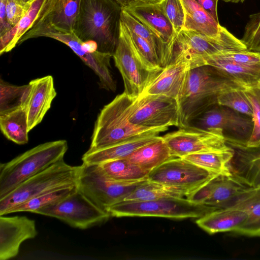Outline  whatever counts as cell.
Segmentation results:
<instances>
[{"mask_svg":"<svg viewBox=\"0 0 260 260\" xmlns=\"http://www.w3.org/2000/svg\"><path fill=\"white\" fill-rule=\"evenodd\" d=\"M233 155L234 150L231 147L223 151L193 153L182 158L216 174L231 176L230 162Z\"/></svg>","mask_w":260,"mask_h":260,"instance_id":"34","label":"cell"},{"mask_svg":"<svg viewBox=\"0 0 260 260\" xmlns=\"http://www.w3.org/2000/svg\"><path fill=\"white\" fill-rule=\"evenodd\" d=\"M242 50H248L241 39L221 25L219 35L214 37L182 29L169 45V58L167 65L186 60L190 63L193 69L202 66L203 60L209 56Z\"/></svg>","mask_w":260,"mask_h":260,"instance_id":"4","label":"cell"},{"mask_svg":"<svg viewBox=\"0 0 260 260\" xmlns=\"http://www.w3.org/2000/svg\"><path fill=\"white\" fill-rule=\"evenodd\" d=\"M189 125L205 129H220L226 144L246 146L252 134L253 122L252 117L217 104Z\"/></svg>","mask_w":260,"mask_h":260,"instance_id":"11","label":"cell"},{"mask_svg":"<svg viewBox=\"0 0 260 260\" xmlns=\"http://www.w3.org/2000/svg\"><path fill=\"white\" fill-rule=\"evenodd\" d=\"M128 31L134 46L145 67L150 71L161 68L157 56L150 44L128 29Z\"/></svg>","mask_w":260,"mask_h":260,"instance_id":"39","label":"cell"},{"mask_svg":"<svg viewBox=\"0 0 260 260\" xmlns=\"http://www.w3.org/2000/svg\"><path fill=\"white\" fill-rule=\"evenodd\" d=\"M35 221L26 216H0V259L15 257L21 243L37 235Z\"/></svg>","mask_w":260,"mask_h":260,"instance_id":"17","label":"cell"},{"mask_svg":"<svg viewBox=\"0 0 260 260\" xmlns=\"http://www.w3.org/2000/svg\"><path fill=\"white\" fill-rule=\"evenodd\" d=\"M77 189V185H75L48 191L11 208L6 212L5 215L20 212L36 213L40 209L55 204L64 200Z\"/></svg>","mask_w":260,"mask_h":260,"instance_id":"35","label":"cell"},{"mask_svg":"<svg viewBox=\"0 0 260 260\" xmlns=\"http://www.w3.org/2000/svg\"><path fill=\"white\" fill-rule=\"evenodd\" d=\"M217 22H219L217 14L218 0H195Z\"/></svg>","mask_w":260,"mask_h":260,"instance_id":"46","label":"cell"},{"mask_svg":"<svg viewBox=\"0 0 260 260\" xmlns=\"http://www.w3.org/2000/svg\"><path fill=\"white\" fill-rule=\"evenodd\" d=\"M222 175H217L205 184L193 191L186 197L190 201L203 204L204 202L209 197L213 190L221 180Z\"/></svg>","mask_w":260,"mask_h":260,"instance_id":"43","label":"cell"},{"mask_svg":"<svg viewBox=\"0 0 260 260\" xmlns=\"http://www.w3.org/2000/svg\"><path fill=\"white\" fill-rule=\"evenodd\" d=\"M118 2L121 6L124 8L128 7L133 3L138 0H115Z\"/></svg>","mask_w":260,"mask_h":260,"instance_id":"47","label":"cell"},{"mask_svg":"<svg viewBox=\"0 0 260 260\" xmlns=\"http://www.w3.org/2000/svg\"><path fill=\"white\" fill-rule=\"evenodd\" d=\"M174 157L162 137L132 152L125 158L150 172Z\"/></svg>","mask_w":260,"mask_h":260,"instance_id":"27","label":"cell"},{"mask_svg":"<svg viewBox=\"0 0 260 260\" xmlns=\"http://www.w3.org/2000/svg\"><path fill=\"white\" fill-rule=\"evenodd\" d=\"M121 20L128 29L148 42L155 51L161 68L167 66L169 58L168 45L153 30L123 8Z\"/></svg>","mask_w":260,"mask_h":260,"instance_id":"29","label":"cell"},{"mask_svg":"<svg viewBox=\"0 0 260 260\" xmlns=\"http://www.w3.org/2000/svg\"><path fill=\"white\" fill-rule=\"evenodd\" d=\"M122 9L115 0H81L73 32L82 42L93 41L98 51L113 56L119 42Z\"/></svg>","mask_w":260,"mask_h":260,"instance_id":"2","label":"cell"},{"mask_svg":"<svg viewBox=\"0 0 260 260\" xmlns=\"http://www.w3.org/2000/svg\"><path fill=\"white\" fill-rule=\"evenodd\" d=\"M217 175L183 158L174 157L150 171L148 180L182 188L190 194Z\"/></svg>","mask_w":260,"mask_h":260,"instance_id":"15","label":"cell"},{"mask_svg":"<svg viewBox=\"0 0 260 260\" xmlns=\"http://www.w3.org/2000/svg\"><path fill=\"white\" fill-rule=\"evenodd\" d=\"M68 148L66 140L40 144L0 165V198L20 183L63 159Z\"/></svg>","mask_w":260,"mask_h":260,"instance_id":"5","label":"cell"},{"mask_svg":"<svg viewBox=\"0 0 260 260\" xmlns=\"http://www.w3.org/2000/svg\"><path fill=\"white\" fill-rule=\"evenodd\" d=\"M159 136L151 134L141 135L105 148L88 150L82 156L83 164L100 165L106 161L125 158L139 148L151 143Z\"/></svg>","mask_w":260,"mask_h":260,"instance_id":"22","label":"cell"},{"mask_svg":"<svg viewBox=\"0 0 260 260\" xmlns=\"http://www.w3.org/2000/svg\"><path fill=\"white\" fill-rule=\"evenodd\" d=\"M134 100L123 92L103 108L95 122L89 150L105 148L141 135H158L168 129L167 126L152 128L132 123L129 114Z\"/></svg>","mask_w":260,"mask_h":260,"instance_id":"3","label":"cell"},{"mask_svg":"<svg viewBox=\"0 0 260 260\" xmlns=\"http://www.w3.org/2000/svg\"><path fill=\"white\" fill-rule=\"evenodd\" d=\"M234 150L230 162L232 175L252 188L260 187V145L248 147L227 144Z\"/></svg>","mask_w":260,"mask_h":260,"instance_id":"21","label":"cell"},{"mask_svg":"<svg viewBox=\"0 0 260 260\" xmlns=\"http://www.w3.org/2000/svg\"><path fill=\"white\" fill-rule=\"evenodd\" d=\"M111 216L198 218L213 211L209 207L187 198H165L143 201H122L107 210Z\"/></svg>","mask_w":260,"mask_h":260,"instance_id":"7","label":"cell"},{"mask_svg":"<svg viewBox=\"0 0 260 260\" xmlns=\"http://www.w3.org/2000/svg\"><path fill=\"white\" fill-rule=\"evenodd\" d=\"M185 17L182 29L193 30L210 37H217L220 25L195 0H182Z\"/></svg>","mask_w":260,"mask_h":260,"instance_id":"28","label":"cell"},{"mask_svg":"<svg viewBox=\"0 0 260 260\" xmlns=\"http://www.w3.org/2000/svg\"><path fill=\"white\" fill-rule=\"evenodd\" d=\"M253 111V122L251 135L246 146L255 147L260 145V84L244 89Z\"/></svg>","mask_w":260,"mask_h":260,"instance_id":"38","label":"cell"},{"mask_svg":"<svg viewBox=\"0 0 260 260\" xmlns=\"http://www.w3.org/2000/svg\"><path fill=\"white\" fill-rule=\"evenodd\" d=\"M81 0H45L40 13L29 28L43 27L73 32Z\"/></svg>","mask_w":260,"mask_h":260,"instance_id":"18","label":"cell"},{"mask_svg":"<svg viewBox=\"0 0 260 260\" xmlns=\"http://www.w3.org/2000/svg\"><path fill=\"white\" fill-rule=\"evenodd\" d=\"M250 187L248 186L233 175H222L211 195L203 204L212 211L232 208L243 193Z\"/></svg>","mask_w":260,"mask_h":260,"instance_id":"24","label":"cell"},{"mask_svg":"<svg viewBox=\"0 0 260 260\" xmlns=\"http://www.w3.org/2000/svg\"><path fill=\"white\" fill-rule=\"evenodd\" d=\"M210 56L239 64L260 65V53L249 50L225 52Z\"/></svg>","mask_w":260,"mask_h":260,"instance_id":"42","label":"cell"},{"mask_svg":"<svg viewBox=\"0 0 260 260\" xmlns=\"http://www.w3.org/2000/svg\"><path fill=\"white\" fill-rule=\"evenodd\" d=\"M78 189L93 203L106 211L122 202L147 180L136 182L117 181L107 177L99 165L79 166Z\"/></svg>","mask_w":260,"mask_h":260,"instance_id":"8","label":"cell"},{"mask_svg":"<svg viewBox=\"0 0 260 260\" xmlns=\"http://www.w3.org/2000/svg\"><path fill=\"white\" fill-rule=\"evenodd\" d=\"M29 84L18 86L11 85L1 80L0 113H4L21 106H24L27 99Z\"/></svg>","mask_w":260,"mask_h":260,"instance_id":"36","label":"cell"},{"mask_svg":"<svg viewBox=\"0 0 260 260\" xmlns=\"http://www.w3.org/2000/svg\"><path fill=\"white\" fill-rule=\"evenodd\" d=\"M29 6L20 0H7L6 14L10 24L15 26L26 13Z\"/></svg>","mask_w":260,"mask_h":260,"instance_id":"44","label":"cell"},{"mask_svg":"<svg viewBox=\"0 0 260 260\" xmlns=\"http://www.w3.org/2000/svg\"><path fill=\"white\" fill-rule=\"evenodd\" d=\"M36 213L57 218L80 229L102 224L111 216L107 211L95 205L78 189L64 200L40 209Z\"/></svg>","mask_w":260,"mask_h":260,"instance_id":"10","label":"cell"},{"mask_svg":"<svg viewBox=\"0 0 260 260\" xmlns=\"http://www.w3.org/2000/svg\"><path fill=\"white\" fill-rule=\"evenodd\" d=\"M6 2L7 0H0V36L13 28L8 21L6 8Z\"/></svg>","mask_w":260,"mask_h":260,"instance_id":"45","label":"cell"},{"mask_svg":"<svg viewBox=\"0 0 260 260\" xmlns=\"http://www.w3.org/2000/svg\"><path fill=\"white\" fill-rule=\"evenodd\" d=\"M80 166L60 160L30 177L0 198V216L11 208L52 190L77 185Z\"/></svg>","mask_w":260,"mask_h":260,"instance_id":"6","label":"cell"},{"mask_svg":"<svg viewBox=\"0 0 260 260\" xmlns=\"http://www.w3.org/2000/svg\"><path fill=\"white\" fill-rule=\"evenodd\" d=\"M45 0H34L30 4L26 13L12 29L0 36V54L12 50L21 37L32 26L44 4Z\"/></svg>","mask_w":260,"mask_h":260,"instance_id":"31","label":"cell"},{"mask_svg":"<svg viewBox=\"0 0 260 260\" xmlns=\"http://www.w3.org/2000/svg\"><path fill=\"white\" fill-rule=\"evenodd\" d=\"M112 57L122 76L124 92L130 98L136 99L143 92L152 71L148 70L143 63L128 29L121 20L119 42Z\"/></svg>","mask_w":260,"mask_h":260,"instance_id":"13","label":"cell"},{"mask_svg":"<svg viewBox=\"0 0 260 260\" xmlns=\"http://www.w3.org/2000/svg\"><path fill=\"white\" fill-rule=\"evenodd\" d=\"M241 40L248 50L260 53V12L249 16Z\"/></svg>","mask_w":260,"mask_h":260,"instance_id":"40","label":"cell"},{"mask_svg":"<svg viewBox=\"0 0 260 260\" xmlns=\"http://www.w3.org/2000/svg\"><path fill=\"white\" fill-rule=\"evenodd\" d=\"M174 157L230 149L220 129H205L192 125L179 127L162 137Z\"/></svg>","mask_w":260,"mask_h":260,"instance_id":"12","label":"cell"},{"mask_svg":"<svg viewBox=\"0 0 260 260\" xmlns=\"http://www.w3.org/2000/svg\"><path fill=\"white\" fill-rule=\"evenodd\" d=\"M245 88L217 68L204 65L189 70L178 101L180 126H188L208 109L218 104V96L235 89Z\"/></svg>","mask_w":260,"mask_h":260,"instance_id":"1","label":"cell"},{"mask_svg":"<svg viewBox=\"0 0 260 260\" xmlns=\"http://www.w3.org/2000/svg\"><path fill=\"white\" fill-rule=\"evenodd\" d=\"M0 128L10 141L19 145L26 144L29 131L25 106L0 113Z\"/></svg>","mask_w":260,"mask_h":260,"instance_id":"30","label":"cell"},{"mask_svg":"<svg viewBox=\"0 0 260 260\" xmlns=\"http://www.w3.org/2000/svg\"><path fill=\"white\" fill-rule=\"evenodd\" d=\"M28 84L29 92L24 106L29 132L42 121L57 93L51 75L34 79Z\"/></svg>","mask_w":260,"mask_h":260,"instance_id":"19","label":"cell"},{"mask_svg":"<svg viewBox=\"0 0 260 260\" xmlns=\"http://www.w3.org/2000/svg\"><path fill=\"white\" fill-rule=\"evenodd\" d=\"M232 208L244 210L248 214L244 222L233 233L260 237V187L248 189Z\"/></svg>","mask_w":260,"mask_h":260,"instance_id":"25","label":"cell"},{"mask_svg":"<svg viewBox=\"0 0 260 260\" xmlns=\"http://www.w3.org/2000/svg\"><path fill=\"white\" fill-rule=\"evenodd\" d=\"M189 192L161 183L146 180L127 196L123 201H143L165 198H182Z\"/></svg>","mask_w":260,"mask_h":260,"instance_id":"33","label":"cell"},{"mask_svg":"<svg viewBox=\"0 0 260 260\" xmlns=\"http://www.w3.org/2000/svg\"><path fill=\"white\" fill-rule=\"evenodd\" d=\"M40 37L50 38L67 45L98 76L101 87L113 92L116 90V84L110 69L111 54L99 51L90 52L85 49L83 42L74 32L59 31L49 27L29 29L21 37L18 44L28 39Z\"/></svg>","mask_w":260,"mask_h":260,"instance_id":"9","label":"cell"},{"mask_svg":"<svg viewBox=\"0 0 260 260\" xmlns=\"http://www.w3.org/2000/svg\"><path fill=\"white\" fill-rule=\"evenodd\" d=\"M248 217L244 210L229 208L207 213L197 218V224L207 233L234 232L241 226Z\"/></svg>","mask_w":260,"mask_h":260,"instance_id":"23","label":"cell"},{"mask_svg":"<svg viewBox=\"0 0 260 260\" xmlns=\"http://www.w3.org/2000/svg\"><path fill=\"white\" fill-rule=\"evenodd\" d=\"M160 4L175 32L179 33L183 28L185 17L182 0H160Z\"/></svg>","mask_w":260,"mask_h":260,"instance_id":"41","label":"cell"},{"mask_svg":"<svg viewBox=\"0 0 260 260\" xmlns=\"http://www.w3.org/2000/svg\"><path fill=\"white\" fill-rule=\"evenodd\" d=\"M23 4L26 5H29L34 0H20Z\"/></svg>","mask_w":260,"mask_h":260,"instance_id":"49","label":"cell"},{"mask_svg":"<svg viewBox=\"0 0 260 260\" xmlns=\"http://www.w3.org/2000/svg\"><path fill=\"white\" fill-rule=\"evenodd\" d=\"M204 65L217 68L245 88L260 84V65L239 64L212 56L203 60L202 66Z\"/></svg>","mask_w":260,"mask_h":260,"instance_id":"26","label":"cell"},{"mask_svg":"<svg viewBox=\"0 0 260 260\" xmlns=\"http://www.w3.org/2000/svg\"><path fill=\"white\" fill-rule=\"evenodd\" d=\"M225 2H232L234 3H243L245 0H222Z\"/></svg>","mask_w":260,"mask_h":260,"instance_id":"48","label":"cell"},{"mask_svg":"<svg viewBox=\"0 0 260 260\" xmlns=\"http://www.w3.org/2000/svg\"><path fill=\"white\" fill-rule=\"evenodd\" d=\"M123 9L156 33L169 49L176 33L164 12L160 0H138Z\"/></svg>","mask_w":260,"mask_h":260,"instance_id":"20","label":"cell"},{"mask_svg":"<svg viewBox=\"0 0 260 260\" xmlns=\"http://www.w3.org/2000/svg\"><path fill=\"white\" fill-rule=\"evenodd\" d=\"M129 120L134 124L147 127H179L178 101L160 95H140L132 104Z\"/></svg>","mask_w":260,"mask_h":260,"instance_id":"14","label":"cell"},{"mask_svg":"<svg viewBox=\"0 0 260 260\" xmlns=\"http://www.w3.org/2000/svg\"><path fill=\"white\" fill-rule=\"evenodd\" d=\"M99 165L107 177L119 182H136L147 180L149 173L125 158Z\"/></svg>","mask_w":260,"mask_h":260,"instance_id":"32","label":"cell"},{"mask_svg":"<svg viewBox=\"0 0 260 260\" xmlns=\"http://www.w3.org/2000/svg\"><path fill=\"white\" fill-rule=\"evenodd\" d=\"M190 69L189 61L180 60L152 71L140 95H160L178 101Z\"/></svg>","mask_w":260,"mask_h":260,"instance_id":"16","label":"cell"},{"mask_svg":"<svg viewBox=\"0 0 260 260\" xmlns=\"http://www.w3.org/2000/svg\"><path fill=\"white\" fill-rule=\"evenodd\" d=\"M244 89H235L221 93L218 97V104L252 117V108Z\"/></svg>","mask_w":260,"mask_h":260,"instance_id":"37","label":"cell"}]
</instances>
